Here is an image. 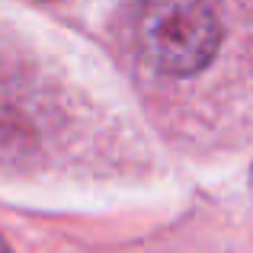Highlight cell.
Returning a JSON list of instances; mask_svg holds the SVG:
<instances>
[{
  "label": "cell",
  "mask_w": 253,
  "mask_h": 253,
  "mask_svg": "<svg viewBox=\"0 0 253 253\" xmlns=\"http://www.w3.org/2000/svg\"><path fill=\"white\" fill-rule=\"evenodd\" d=\"M131 26L141 58L170 77L205 71L221 45V19L209 0H138Z\"/></svg>",
  "instance_id": "obj_1"
},
{
  "label": "cell",
  "mask_w": 253,
  "mask_h": 253,
  "mask_svg": "<svg viewBox=\"0 0 253 253\" xmlns=\"http://www.w3.org/2000/svg\"><path fill=\"white\" fill-rule=\"evenodd\" d=\"M0 253H10V247H6V241L0 237Z\"/></svg>",
  "instance_id": "obj_2"
}]
</instances>
